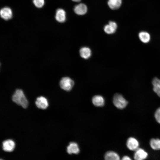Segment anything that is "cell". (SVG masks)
Here are the masks:
<instances>
[{"instance_id":"obj_9","label":"cell","mask_w":160,"mask_h":160,"mask_svg":"<svg viewBox=\"0 0 160 160\" xmlns=\"http://www.w3.org/2000/svg\"><path fill=\"white\" fill-rule=\"evenodd\" d=\"M117 27L116 23L114 21L109 22L108 24L104 26V29L105 32L108 34H112L116 31Z\"/></svg>"},{"instance_id":"obj_1","label":"cell","mask_w":160,"mask_h":160,"mask_svg":"<svg viewBox=\"0 0 160 160\" xmlns=\"http://www.w3.org/2000/svg\"><path fill=\"white\" fill-rule=\"evenodd\" d=\"M12 100L23 108H26L28 105V101L21 89H18L16 90L12 96Z\"/></svg>"},{"instance_id":"obj_2","label":"cell","mask_w":160,"mask_h":160,"mask_svg":"<svg viewBox=\"0 0 160 160\" xmlns=\"http://www.w3.org/2000/svg\"><path fill=\"white\" fill-rule=\"evenodd\" d=\"M113 102L116 108L121 109L125 108L128 103L123 97L119 93H116L114 95Z\"/></svg>"},{"instance_id":"obj_12","label":"cell","mask_w":160,"mask_h":160,"mask_svg":"<svg viewBox=\"0 0 160 160\" xmlns=\"http://www.w3.org/2000/svg\"><path fill=\"white\" fill-rule=\"evenodd\" d=\"M80 151L77 144L74 142H71L67 147V152L69 154H78Z\"/></svg>"},{"instance_id":"obj_11","label":"cell","mask_w":160,"mask_h":160,"mask_svg":"<svg viewBox=\"0 0 160 160\" xmlns=\"http://www.w3.org/2000/svg\"><path fill=\"white\" fill-rule=\"evenodd\" d=\"M55 18L56 20L60 23H63L66 20V13L63 9H59L56 12Z\"/></svg>"},{"instance_id":"obj_13","label":"cell","mask_w":160,"mask_h":160,"mask_svg":"<svg viewBox=\"0 0 160 160\" xmlns=\"http://www.w3.org/2000/svg\"><path fill=\"white\" fill-rule=\"evenodd\" d=\"M92 101L93 105L97 107H101L104 104V98L100 95L94 96L92 98Z\"/></svg>"},{"instance_id":"obj_20","label":"cell","mask_w":160,"mask_h":160,"mask_svg":"<svg viewBox=\"0 0 160 160\" xmlns=\"http://www.w3.org/2000/svg\"><path fill=\"white\" fill-rule=\"evenodd\" d=\"M33 3L38 8L42 7L44 4V0H33Z\"/></svg>"},{"instance_id":"obj_10","label":"cell","mask_w":160,"mask_h":160,"mask_svg":"<svg viewBox=\"0 0 160 160\" xmlns=\"http://www.w3.org/2000/svg\"><path fill=\"white\" fill-rule=\"evenodd\" d=\"M87 7L86 5L83 3L76 5L74 9L75 12L79 15H84L87 12Z\"/></svg>"},{"instance_id":"obj_8","label":"cell","mask_w":160,"mask_h":160,"mask_svg":"<svg viewBox=\"0 0 160 160\" xmlns=\"http://www.w3.org/2000/svg\"><path fill=\"white\" fill-rule=\"evenodd\" d=\"M15 143L12 140L9 139L2 143V148L4 150L7 152L12 151L15 147Z\"/></svg>"},{"instance_id":"obj_4","label":"cell","mask_w":160,"mask_h":160,"mask_svg":"<svg viewBox=\"0 0 160 160\" xmlns=\"http://www.w3.org/2000/svg\"><path fill=\"white\" fill-rule=\"evenodd\" d=\"M139 142L134 137H130L127 141L126 145L130 150L135 151L139 148Z\"/></svg>"},{"instance_id":"obj_18","label":"cell","mask_w":160,"mask_h":160,"mask_svg":"<svg viewBox=\"0 0 160 160\" xmlns=\"http://www.w3.org/2000/svg\"><path fill=\"white\" fill-rule=\"evenodd\" d=\"M105 160H120L119 155L116 152L109 151L107 152L105 155Z\"/></svg>"},{"instance_id":"obj_15","label":"cell","mask_w":160,"mask_h":160,"mask_svg":"<svg viewBox=\"0 0 160 160\" xmlns=\"http://www.w3.org/2000/svg\"><path fill=\"white\" fill-rule=\"evenodd\" d=\"M152 83L153 91L160 97V79L155 77L153 79Z\"/></svg>"},{"instance_id":"obj_19","label":"cell","mask_w":160,"mask_h":160,"mask_svg":"<svg viewBox=\"0 0 160 160\" xmlns=\"http://www.w3.org/2000/svg\"><path fill=\"white\" fill-rule=\"evenodd\" d=\"M150 145L151 148L153 150H160V139L158 138L151 139L150 141Z\"/></svg>"},{"instance_id":"obj_14","label":"cell","mask_w":160,"mask_h":160,"mask_svg":"<svg viewBox=\"0 0 160 160\" xmlns=\"http://www.w3.org/2000/svg\"><path fill=\"white\" fill-rule=\"evenodd\" d=\"M138 36L140 40L144 43L149 42L151 39L150 34L146 31L140 32L138 33Z\"/></svg>"},{"instance_id":"obj_16","label":"cell","mask_w":160,"mask_h":160,"mask_svg":"<svg viewBox=\"0 0 160 160\" xmlns=\"http://www.w3.org/2000/svg\"><path fill=\"white\" fill-rule=\"evenodd\" d=\"M80 56L84 59H88L91 55V51L89 48L87 47L81 48L79 51Z\"/></svg>"},{"instance_id":"obj_5","label":"cell","mask_w":160,"mask_h":160,"mask_svg":"<svg viewBox=\"0 0 160 160\" xmlns=\"http://www.w3.org/2000/svg\"><path fill=\"white\" fill-rule=\"evenodd\" d=\"M135 151L134 155L135 160H145L148 156L147 152L142 148H138Z\"/></svg>"},{"instance_id":"obj_3","label":"cell","mask_w":160,"mask_h":160,"mask_svg":"<svg viewBox=\"0 0 160 160\" xmlns=\"http://www.w3.org/2000/svg\"><path fill=\"white\" fill-rule=\"evenodd\" d=\"M74 84L73 81L68 77L63 78L60 82L61 88L64 90L67 91H69L71 89Z\"/></svg>"},{"instance_id":"obj_22","label":"cell","mask_w":160,"mask_h":160,"mask_svg":"<svg viewBox=\"0 0 160 160\" xmlns=\"http://www.w3.org/2000/svg\"><path fill=\"white\" fill-rule=\"evenodd\" d=\"M121 160H132L129 156H123L121 159Z\"/></svg>"},{"instance_id":"obj_17","label":"cell","mask_w":160,"mask_h":160,"mask_svg":"<svg viewBox=\"0 0 160 160\" xmlns=\"http://www.w3.org/2000/svg\"><path fill=\"white\" fill-rule=\"evenodd\" d=\"M122 3V0H108V4L111 9L115 10L120 7Z\"/></svg>"},{"instance_id":"obj_7","label":"cell","mask_w":160,"mask_h":160,"mask_svg":"<svg viewBox=\"0 0 160 160\" xmlns=\"http://www.w3.org/2000/svg\"><path fill=\"white\" fill-rule=\"evenodd\" d=\"M0 13L1 17L5 20H9L12 17V10L8 7H4L1 9Z\"/></svg>"},{"instance_id":"obj_23","label":"cell","mask_w":160,"mask_h":160,"mask_svg":"<svg viewBox=\"0 0 160 160\" xmlns=\"http://www.w3.org/2000/svg\"><path fill=\"white\" fill-rule=\"evenodd\" d=\"M72 0L73 1L76 2H79L80 1H81V0Z\"/></svg>"},{"instance_id":"obj_21","label":"cell","mask_w":160,"mask_h":160,"mask_svg":"<svg viewBox=\"0 0 160 160\" xmlns=\"http://www.w3.org/2000/svg\"><path fill=\"white\" fill-rule=\"evenodd\" d=\"M154 116L156 121L160 124V107L158 108L156 111Z\"/></svg>"},{"instance_id":"obj_24","label":"cell","mask_w":160,"mask_h":160,"mask_svg":"<svg viewBox=\"0 0 160 160\" xmlns=\"http://www.w3.org/2000/svg\"><path fill=\"white\" fill-rule=\"evenodd\" d=\"M0 160H2L1 159Z\"/></svg>"},{"instance_id":"obj_6","label":"cell","mask_w":160,"mask_h":160,"mask_svg":"<svg viewBox=\"0 0 160 160\" xmlns=\"http://www.w3.org/2000/svg\"><path fill=\"white\" fill-rule=\"evenodd\" d=\"M35 104L38 108L42 109H46L48 105L47 100L43 96L38 97L36 99Z\"/></svg>"}]
</instances>
